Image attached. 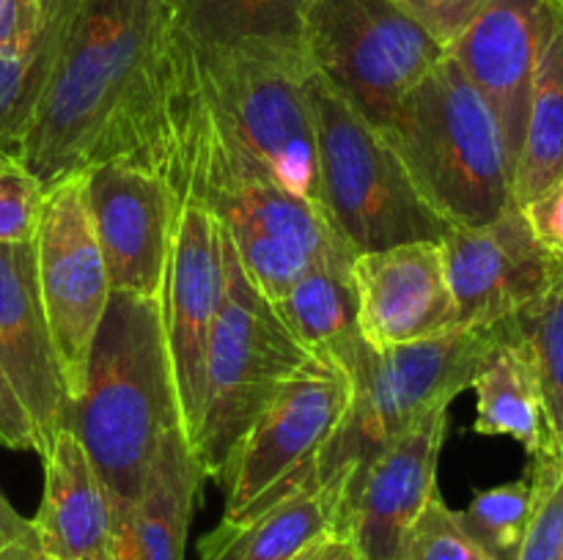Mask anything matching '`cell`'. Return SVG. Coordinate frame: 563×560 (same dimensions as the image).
I'll return each mask as SVG.
<instances>
[{"instance_id":"cell-1","label":"cell","mask_w":563,"mask_h":560,"mask_svg":"<svg viewBox=\"0 0 563 560\" xmlns=\"http://www.w3.org/2000/svg\"><path fill=\"white\" fill-rule=\"evenodd\" d=\"M174 0H69L16 154L44 187L108 159L152 170L179 60Z\"/></svg>"},{"instance_id":"cell-2","label":"cell","mask_w":563,"mask_h":560,"mask_svg":"<svg viewBox=\"0 0 563 560\" xmlns=\"http://www.w3.org/2000/svg\"><path fill=\"white\" fill-rule=\"evenodd\" d=\"M187 82L165 179L179 198L209 209L251 283L275 302L313 264L350 245L322 209L286 192L231 135L203 91L198 55Z\"/></svg>"},{"instance_id":"cell-3","label":"cell","mask_w":563,"mask_h":560,"mask_svg":"<svg viewBox=\"0 0 563 560\" xmlns=\"http://www.w3.org/2000/svg\"><path fill=\"white\" fill-rule=\"evenodd\" d=\"M66 428L97 467L115 516L132 508L165 437L185 428L159 296L110 294Z\"/></svg>"},{"instance_id":"cell-4","label":"cell","mask_w":563,"mask_h":560,"mask_svg":"<svg viewBox=\"0 0 563 560\" xmlns=\"http://www.w3.org/2000/svg\"><path fill=\"white\" fill-rule=\"evenodd\" d=\"M383 135L449 225H484L515 203V168L498 121L449 53L401 99Z\"/></svg>"},{"instance_id":"cell-5","label":"cell","mask_w":563,"mask_h":560,"mask_svg":"<svg viewBox=\"0 0 563 560\" xmlns=\"http://www.w3.org/2000/svg\"><path fill=\"white\" fill-rule=\"evenodd\" d=\"M498 338V327H454L416 344L372 349L355 379L352 401L317 461L319 483L344 489L363 475L385 448L410 434L432 412L471 388L484 355Z\"/></svg>"},{"instance_id":"cell-6","label":"cell","mask_w":563,"mask_h":560,"mask_svg":"<svg viewBox=\"0 0 563 560\" xmlns=\"http://www.w3.org/2000/svg\"><path fill=\"white\" fill-rule=\"evenodd\" d=\"M313 360L223 236V302L209 338L201 421L190 439L203 478L220 483L253 421Z\"/></svg>"},{"instance_id":"cell-7","label":"cell","mask_w":563,"mask_h":560,"mask_svg":"<svg viewBox=\"0 0 563 560\" xmlns=\"http://www.w3.org/2000/svg\"><path fill=\"white\" fill-rule=\"evenodd\" d=\"M308 93L324 217L350 250L361 256L407 242H443L451 225L423 201L383 130L313 69Z\"/></svg>"},{"instance_id":"cell-8","label":"cell","mask_w":563,"mask_h":560,"mask_svg":"<svg viewBox=\"0 0 563 560\" xmlns=\"http://www.w3.org/2000/svg\"><path fill=\"white\" fill-rule=\"evenodd\" d=\"M192 47L203 91L231 135L286 192L322 209L317 124L308 93L311 64L302 47L264 42Z\"/></svg>"},{"instance_id":"cell-9","label":"cell","mask_w":563,"mask_h":560,"mask_svg":"<svg viewBox=\"0 0 563 560\" xmlns=\"http://www.w3.org/2000/svg\"><path fill=\"white\" fill-rule=\"evenodd\" d=\"M300 44L311 69L379 130L445 58L396 0H311Z\"/></svg>"},{"instance_id":"cell-10","label":"cell","mask_w":563,"mask_h":560,"mask_svg":"<svg viewBox=\"0 0 563 560\" xmlns=\"http://www.w3.org/2000/svg\"><path fill=\"white\" fill-rule=\"evenodd\" d=\"M352 401V382L330 362L302 368L253 421L231 453L220 486L223 522H245L317 478V461Z\"/></svg>"},{"instance_id":"cell-11","label":"cell","mask_w":563,"mask_h":560,"mask_svg":"<svg viewBox=\"0 0 563 560\" xmlns=\"http://www.w3.org/2000/svg\"><path fill=\"white\" fill-rule=\"evenodd\" d=\"M33 256L44 318L64 368L66 390L75 401L93 335L113 294L88 209L86 170L44 187Z\"/></svg>"},{"instance_id":"cell-12","label":"cell","mask_w":563,"mask_h":560,"mask_svg":"<svg viewBox=\"0 0 563 560\" xmlns=\"http://www.w3.org/2000/svg\"><path fill=\"white\" fill-rule=\"evenodd\" d=\"M456 327H498L537 302L563 275L511 203L484 225H451L440 242Z\"/></svg>"},{"instance_id":"cell-13","label":"cell","mask_w":563,"mask_h":560,"mask_svg":"<svg viewBox=\"0 0 563 560\" xmlns=\"http://www.w3.org/2000/svg\"><path fill=\"white\" fill-rule=\"evenodd\" d=\"M86 190L110 289L163 296L179 220V192L168 179L126 159L91 165Z\"/></svg>"},{"instance_id":"cell-14","label":"cell","mask_w":563,"mask_h":560,"mask_svg":"<svg viewBox=\"0 0 563 560\" xmlns=\"http://www.w3.org/2000/svg\"><path fill=\"white\" fill-rule=\"evenodd\" d=\"M163 327L187 443L203 404L209 338L223 302V231L196 198H181L163 285Z\"/></svg>"},{"instance_id":"cell-15","label":"cell","mask_w":563,"mask_h":560,"mask_svg":"<svg viewBox=\"0 0 563 560\" xmlns=\"http://www.w3.org/2000/svg\"><path fill=\"white\" fill-rule=\"evenodd\" d=\"M445 432L449 410L432 412L344 489L339 536L350 538L357 558L401 560L412 525L438 494V461Z\"/></svg>"},{"instance_id":"cell-16","label":"cell","mask_w":563,"mask_h":560,"mask_svg":"<svg viewBox=\"0 0 563 560\" xmlns=\"http://www.w3.org/2000/svg\"><path fill=\"white\" fill-rule=\"evenodd\" d=\"M555 11L559 0H489L445 49L487 99L511 168L520 159L533 75Z\"/></svg>"},{"instance_id":"cell-17","label":"cell","mask_w":563,"mask_h":560,"mask_svg":"<svg viewBox=\"0 0 563 560\" xmlns=\"http://www.w3.org/2000/svg\"><path fill=\"white\" fill-rule=\"evenodd\" d=\"M361 333L372 349L416 344L456 327L440 242H407L352 261Z\"/></svg>"},{"instance_id":"cell-18","label":"cell","mask_w":563,"mask_h":560,"mask_svg":"<svg viewBox=\"0 0 563 560\" xmlns=\"http://www.w3.org/2000/svg\"><path fill=\"white\" fill-rule=\"evenodd\" d=\"M0 366L36 426L44 456L69 423L71 399L38 296L33 242L0 245Z\"/></svg>"},{"instance_id":"cell-19","label":"cell","mask_w":563,"mask_h":560,"mask_svg":"<svg viewBox=\"0 0 563 560\" xmlns=\"http://www.w3.org/2000/svg\"><path fill=\"white\" fill-rule=\"evenodd\" d=\"M44 461V494L33 527L44 560H113L115 505L71 428H60Z\"/></svg>"},{"instance_id":"cell-20","label":"cell","mask_w":563,"mask_h":560,"mask_svg":"<svg viewBox=\"0 0 563 560\" xmlns=\"http://www.w3.org/2000/svg\"><path fill=\"white\" fill-rule=\"evenodd\" d=\"M203 472L185 428L165 437L141 500L115 516L113 560H185Z\"/></svg>"},{"instance_id":"cell-21","label":"cell","mask_w":563,"mask_h":560,"mask_svg":"<svg viewBox=\"0 0 563 560\" xmlns=\"http://www.w3.org/2000/svg\"><path fill=\"white\" fill-rule=\"evenodd\" d=\"M352 261L355 253L350 250L322 258L273 302L289 333L317 360L346 373L350 382L368 351L357 316Z\"/></svg>"},{"instance_id":"cell-22","label":"cell","mask_w":563,"mask_h":560,"mask_svg":"<svg viewBox=\"0 0 563 560\" xmlns=\"http://www.w3.org/2000/svg\"><path fill=\"white\" fill-rule=\"evenodd\" d=\"M341 486L311 478L245 522H220L198 541V560H300L339 536Z\"/></svg>"},{"instance_id":"cell-23","label":"cell","mask_w":563,"mask_h":560,"mask_svg":"<svg viewBox=\"0 0 563 560\" xmlns=\"http://www.w3.org/2000/svg\"><path fill=\"white\" fill-rule=\"evenodd\" d=\"M471 390L476 393V428L484 437H509L537 456L548 448L542 388L533 355L511 322L498 324V338L484 355Z\"/></svg>"},{"instance_id":"cell-24","label":"cell","mask_w":563,"mask_h":560,"mask_svg":"<svg viewBox=\"0 0 563 560\" xmlns=\"http://www.w3.org/2000/svg\"><path fill=\"white\" fill-rule=\"evenodd\" d=\"M563 179V0L539 53L528 102L526 137L515 168V203Z\"/></svg>"},{"instance_id":"cell-25","label":"cell","mask_w":563,"mask_h":560,"mask_svg":"<svg viewBox=\"0 0 563 560\" xmlns=\"http://www.w3.org/2000/svg\"><path fill=\"white\" fill-rule=\"evenodd\" d=\"M311 0H174L176 25L198 47L242 42L302 47V20Z\"/></svg>"},{"instance_id":"cell-26","label":"cell","mask_w":563,"mask_h":560,"mask_svg":"<svg viewBox=\"0 0 563 560\" xmlns=\"http://www.w3.org/2000/svg\"><path fill=\"white\" fill-rule=\"evenodd\" d=\"M509 322L533 355L542 388L548 445L563 453V275Z\"/></svg>"},{"instance_id":"cell-27","label":"cell","mask_w":563,"mask_h":560,"mask_svg":"<svg viewBox=\"0 0 563 560\" xmlns=\"http://www.w3.org/2000/svg\"><path fill=\"white\" fill-rule=\"evenodd\" d=\"M533 511L531 475L473 494L465 511H456L462 527L493 560H515Z\"/></svg>"},{"instance_id":"cell-28","label":"cell","mask_w":563,"mask_h":560,"mask_svg":"<svg viewBox=\"0 0 563 560\" xmlns=\"http://www.w3.org/2000/svg\"><path fill=\"white\" fill-rule=\"evenodd\" d=\"M533 511L515 560H563V453L544 448L531 456Z\"/></svg>"},{"instance_id":"cell-29","label":"cell","mask_w":563,"mask_h":560,"mask_svg":"<svg viewBox=\"0 0 563 560\" xmlns=\"http://www.w3.org/2000/svg\"><path fill=\"white\" fill-rule=\"evenodd\" d=\"M44 184L22 157L0 148V245L33 242L42 217Z\"/></svg>"},{"instance_id":"cell-30","label":"cell","mask_w":563,"mask_h":560,"mask_svg":"<svg viewBox=\"0 0 563 560\" xmlns=\"http://www.w3.org/2000/svg\"><path fill=\"white\" fill-rule=\"evenodd\" d=\"M401 560H493L471 533L462 527L456 511L434 494L407 536Z\"/></svg>"},{"instance_id":"cell-31","label":"cell","mask_w":563,"mask_h":560,"mask_svg":"<svg viewBox=\"0 0 563 560\" xmlns=\"http://www.w3.org/2000/svg\"><path fill=\"white\" fill-rule=\"evenodd\" d=\"M434 42L449 49L489 0H396Z\"/></svg>"},{"instance_id":"cell-32","label":"cell","mask_w":563,"mask_h":560,"mask_svg":"<svg viewBox=\"0 0 563 560\" xmlns=\"http://www.w3.org/2000/svg\"><path fill=\"white\" fill-rule=\"evenodd\" d=\"M533 239L563 264V179L544 187L542 192L520 206Z\"/></svg>"},{"instance_id":"cell-33","label":"cell","mask_w":563,"mask_h":560,"mask_svg":"<svg viewBox=\"0 0 563 560\" xmlns=\"http://www.w3.org/2000/svg\"><path fill=\"white\" fill-rule=\"evenodd\" d=\"M0 445L11 450H33L38 453V434L31 415L22 406L20 395L11 388L3 366H0Z\"/></svg>"},{"instance_id":"cell-34","label":"cell","mask_w":563,"mask_h":560,"mask_svg":"<svg viewBox=\"0 0 563 560\" xmlns=\"http://www.w3.org/2000/svg\"><path fill=\"white\" fill-rule=\"evenodd\" d=\"M42 25V0H0V53L31 47Z\"/></svg>"},{"instance_id":"cell-35","label":"cell","mask_w":563,"mask_h":560,"mask_svg":"<svg viewBox=\"0 0 563 560\" xmlns=\"http://www.w3.org/2000/svg\"><path fill=\"white\" fill-rule=\"evenodd\" d=\"M0 560H44L33 519L16 514L3 494H0Z\"/></svg>"},{"instance_id":"cell-36","label":"cell","mask_w":563,"mask_h":560,"mask_svg":"<svg viewBox=\"0 0 563 560\" xmlns=\"http://www.w3.org/2000/svg\"><path fill=\"white\" fill-rule=\"evenodd\" d=\"M300 560H361L357 558L355 547L346 536H328L319 541L317 547L308 549Z\"/></svg>"}]
</instances>
